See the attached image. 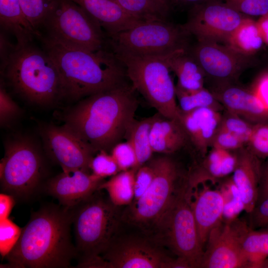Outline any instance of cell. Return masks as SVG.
<instances>
[{
  "instance_id": "obj_19",
  "label": "cell",
  "mask_w": 268,
  "mask_h": 268,
  "mask_svg": "<svg viewBox=\"0 0 268 268\" xmlns=\"http://www.w3.org/2000/svg\"><path fill=\"white\" fill-rule=\"evenodd\" d=\"M221 111L211 108H201L183 113L180 121L189 140L203 158L208 151L212 140L219 128L222 118Z\"/></svg>"
},
{
  "instance_id": "obj_18",
  "label": "cell",
  "mask_w": 268,
  "mask_h": 268,
  "mask_svg": "<svg viewBox=\"0 0 268 268\" xmlns=\"http://www.w3.org/2000/svg\"><path fill=\"white\" fill-rule=\"evenodd\" d=\"M210 91L225 110L252 124L268 122V110L251 89L227 82L216 83Z\"/></svg>"
},
{
  "instance_id": "obj_25",
  "label": "cell",
  "mask_w": 268,
  "mask_h": 268,
  "mask_svg": "<svg viewBox=\"0 0 268 268\" xmlns=\"http://www.w3.org/2000/svg\"><path fill=\"white\" fill-rule=\"evenodd\" d=\"M169 67L178 78L176 86L186 91L204 87L205 74L187 48L178 50L172 54L169 59Z\"/></svg>"
},
{
  "instance_id": "obj_33",
  "label": "cell",
  "mask_w": 268,
  "mask_h": 268,
  "mask_svg": "<svg viewBox=\"0 0 268 268\" xmlns=\"http://www.w3.org/2000/svg\"><path fill=\"white\" fill-rule=\"evenodd\" d=\"M219 190L224 201L222 220L226 222L232 221L237 219L240 213L244 210L240 192L231 177L222 182Z\"/></svg>"
},
{
  "instance_id": "obj_46",
  "label": "cell",
  "mask_w": 268,
  "mask_h": 268,
  "mask_svg": "<svg viewBox=\"0 0 268 268\" xmlns=\"http://www.w3.org/2000/svg\"><path fill=\"white\" fill-rule=\"evenodd\" d=\"M268 198V158L262 165L260 181L258 188L257 203Z\"/></svg>"
},
{
  "instance_id": "obj_50",
  "label": "cell",
  "mask_w": 268,
  "mask_h": 268,
  "mask_svg": "<svg viewBox=\"0 0 268 268\" xmlns=\"http://www.w3.org/2000/svg\"><path fill=\"white\" fill-rule=\"evenodd\" d=\"M181 3L184 4H191L194 5L200 3L207 0H177Z\"/></svg>"
},
{
  "instance_id": "obj_3",
  "label": "cell",
  "mask_w": 268,
  "mask_h": 268,
  "mask_svg": "<svg viewBox=\"0 0 268 268\" xmlns=\"http://www.w3.org/2000/svg\"><path fill=\"white\" fill-rule=\"evenodd\" d=\"M41 40L60 72L64 98L78 100L125 83L126 69L113 52L72 48L47 36Z\"/></svg>"
},
{
  "instance_id": "obj_29",
  "label": "cell",
  "mask_w": 268,
  "mask_h": 268,
  "mask_svg": "<svg viewBox=\"0 0 268 268\" xmlns=\"http://www.w3.org/2000/svg\"><path fill=\"white\" fill-rule=\"evenodd\" d=\"M137 169L121 171L100 185L98 191L105 190L110 201L116 206L131 203L134 196V180Z\"/></svg>"
},
{
  "instance_id": "obj_48",
  "label": "cell",
  "mask_w": 268,
  "mask_h": 268,
  "mask_svg": "<svg viewBox=\"0 0 268 268\" xmlns=\"http://www.w3.org/2000/svg\"><path fill=\"white\" fill-rule=\"evenodd\" d=\"M256 22L264 43L268 46V12L260 16Z\"/></svg>"
},
{
  "instance_id": "obj_16",
  "label": "cell",
  "mask_w": 268,
  "mask_h": 268,
  "mask_svg": "<svg viewBox=\"0 0 268 268\" xmlns=\"http://www.w3.org/2000/svg\"><path fill=\"white\" fill-rule=\"evenodd\" d=\"M45 151L63 171L88 172L94 153L74 133L63 125H48L41 131Z\"/></svg>"
},
{
  "instance_id": "obj_12",
  "label": "cell",
  "mask_w": 268,
  "mask_h": 268,
  "mask_svg": "<svg viewBox=\"0 0 268 268\" xmlns=\"http://www.w3.org/2000/svg\"><path fill=\"white\" fill-rule=\"evenodd\" d=\"M220 0H207L193 5L187 22L182 26L198 41L223 44L247 17Z\"/></svg>"
},
{
  "instance_id": "obj_8",
  "label": "cell",
  "mask_w": 268,
  "mask_h": 268,
  "mask_svg": "<svg viewBox=\"0 0 268 268\" xmlns=\"http://www.w3.org/2000/svg\"><path fill=\"white\" fill-rule=\"evenodd\" d=\"M44 172L42 156L33 142L17 137L6 142L0 163V188L15 200H26L38 190Z\"/></svg>"
},
{
  "instance_id": "obj_39",
  "label": "cell",
  "mask_w": 268,
  "mask_h": 268,
  "mask_svg": "<svg viewBox=\"0 0 268 268\" xmlns=\"http://www.w3.org/2000/svg\"><path fill=\"white\" fill-rule=\"evenodd\" d=\"M111 154L116 162L120 172L138 168L135 151L128 141L116 144L112 148Z\"/></svg>"
},
{
  "instance_id": "obj_32",
  "label": "cell",
  "mask_w": 268,
  "mask_h": 268,
  "mask_svg": "<svg viewBox=\"0 0 268 268\" xmlns=\"http://www.w3.org/2000/svg\"><path fill=\"white\" fill-rule=\"evenodd\" d=\"M131 15L143 21L165 20L167 13L152 0H114Z\"/></svg>"
},
{
  "instance_id": "obj_45",
  "label": "cell",
  "mask_w": 268,
  "mask_h": 268,
  "mask_svg": "<svg viewBox=\"0 0 268 268\" xmlns=\"http://www.w3.org/2000/svg\"><path fill=\"white\" fill-rule=\"evenodd\" d=\"M251 90L268 110V71L262 74L256 79Z\"/></svg>"
},
{
  "instance_id": "obj_31",
  "label": "cell",
  "mask_w": 268,
  "mask_h": 268,
  "mask_svg": "<svg viewBox=\"0 0 268 268\" xmlns=\"http://www.w3.org/2000/svg\"><path fill=\"white\" fill-rule=\"evenodd\" d=\"M176 98L180 112L186 113L201 108H211L221 111L224 110L222 105L213 93L204 87L195 91H186L177 86Z\"/></svg>"
},
{
  "instance_id": "obj_49",
  "label": "cell",
  "mask_w": 268,
  "mask_h": 268,
  "mask_svg": "<svg viewBox=\"0 0 268 268\" xmlns=\"http://www.w3.org/2000/svg\"><path fill=\"white\" fill-rule=\"evenodd\" d=\"M164 12L168 14L171 7L172 0H152Z\"/></svg>"
},
{
  "instance_id": "obj_41",
  "label": "cell",
  "mask_w": 268,
  "mask_h": 268,
  "mask_svg": "<svg viewBox=\"0 0 268 268\" xmlns=\"http://www.w3.org/2000/svg\"><path fill=\"white\" fill-rule=\"evenodd\" d=\"M245 146L246 144L239 137L218 128L212 140L210 148L233 151Z\"/></svg>"
},
{
  "instance_id": "obj_5",
  "label": "cell",
  "mask_w": 268,
  "mask_h": 268,
  "mask_svg": "<svg viewBox=\"0 0 268 268\" xmlns=\"http://www.w3.org/2000/svg\"><path fill=\"white\" fill-rule=\"evenodd\" d=\"M94 194L71 208L77 267H93L114 240L119 224L117 206Z\"/></svg>"
},
{
  "instance_id": "obj_43",
  "label": "cell",
  "mask_w": 268,
  "mask_h": 268,
  "mask_svg": "<svg viewBox=\"0 0 268 268\" xmlns=\"http://www.w3.org/2000/svg\"><path fill=\"white\" fill-rule=\"evenodd\" d=\"M154 175V170L149 163L139 167L135 173L134 180V196L133 202L137 201L147 191L151 185Z\"/></svg>"
},
{
  "instance_id": "obj_6",
  "label": "cell",
  "mask_w": 268,
  "mask_h": 268,
  "mask_svg": "<svg viewBox=\"0 0 268 268\" xmlns=\"http://www.w3.org/2000/svg\"><path fill=\"white\" fill-rule=\"evenodd\" d=\"M175 52L159 56L113 53L125 67L127 77L134 89L158 114L180 121V110L176 101V87L170 74L169 59Z\"/></svg>"
},
{
  "instance_id": "obj_1",
  "label": "cell",
  "mask_w": 268,
  "mask_h": 268,
  "mask_svg": "<svg viewBox=\"0 0 268 268\" xmlns=\"http://www.w3.org/2000/svg\"><path fill=\"white\" fill-rule=\"evenodd\" d=\"M126 83L82 99L65 115L63 125L95 153L107 151L126 137L138 102Z\"/></svg>"
},
{
  "instance_id": "obj_37",
  "label": "cell",
  "mask_w": 268,
  "mask_h": 268,
  "mask_svg": "<svg viewBox=\"0 0 268 268\" xmlns=\"http://www.w3.org/2000/svg\"><path fill=\"white\" fill-rule=\"evenodd\" d=\"M22 228L8 218L0 220V254L5 258L18 242Z\"/></svg>"
},
{
  "instance_id": "obj_14",
  "label": "cell",
  "mask_w": 268,
  "mask_h": 268,
  "mask_svg": "<svg viewBox=\"0 0 268 268\" xmlns=\"http://www.w3.org/2000/svg\"><path fill=\"white\" fill-rule=\"evenodd\" d=\"M245 223L236 219L222 220L211 231L201 268H250L241 245V234Z\"/></svg>"
},
{
  "instance_id": "obj_21",
  "label": "cell",
  "mask_w": 268,
  "mask_h": 268,
  "mask_svg": "<svg viewBox=\"0 0 268 268\" xmlns=\"http://www.w3.org/2000/svg\"><path fill=\"white\" fill-rule=\"evenodd\" d=\"M191 204L201 243L204 248L211 231L221 221L224 201L220 190L203 186Z\"/></svg>"
},
{
  "instance_id": "obj_11",
  "label": "cell",
  "mask_w": 268,
  "mask_h": 268,
  "mask_svg": "<svg viewBox=\"0 0 268 268\" xmlns=\"http://www.w3.org/2000/svg\"><path fill=\"white\" fill-rule=\"evenodd\" d=\"M187 32L165 20L146 21L112 37L114 53L141 56L166 55L187 48Z\"/></svg>"
},
{
  "instance_id": "obj_34",
  "label": "cell",
  "mask_w": 268,
  "mask_h": 268,
  "mask_svg": "<svg viewBox=\"0 0 268 268\" xmlns=\"http://www.w3.org/2000/svg\"><path fill=\"white\" fill-rule=\"evenodd\" d=\"M56 0H19L26 18L39 35V28L44 26Z\"/></svg>"
},
{
  "instance_id": "obj_26",
  "label": "cell",
  "mask_w": 268,
  "mask_h": 268,
  "mask_svg": "<svg viewBox=\"0 0 268 268\" xmlns=\"http://www.w3.org/2000/svg\"><path fill=\"white\" fill-rule=\"evenodd\" d=\"M1 27L15 37L17 44L31 43L35 37H41L24 16L19 0H0Z\"/></svg>"
},
{
  "instance_id": "obj_13",
  "label": "cell",
  "mask_w": 268,
  "mask_h": 268,
  "mask_svg": "<svg viewBox=\"0 0 268 268\" xmlns=\"http://www.w3.org/2000/svg\"><path fill=\"white\" fill-rule=\"evenodd\" d=\"M100 257L97 268H180L178 259L167 257L156 247L140 238L115 239Z\"/></svg>"
},
{
  "instance_id": "obj_2",
  "label": "cell",
  "mask_w": 268,
  "mask_h": 268,
  "mask_svg": "<svg viewBox=\"0 0 268 268\" xmlns=\"http://www.w3.org/2000/svg\"><path fill=\"white\" fill-rule=\"evenodd\" d=\"M71 208L49 204L31 214L3 266L14 268H66L77 258L71 240Z\"/></svg>"
},
{
  "instance_id": "obj_38",
  "label": "cell",
  "mask_w": 268,
  "mask_h": 268,
  "mask_svg": "<svg viewBox=\"0 0 268 268\" xmlns=\"http://www.w3.org/2000/svg\"><path fill=\"white\" fill-rule=\"evenodd\" d=\"M89 169L92 173L101 178L113 176L120 172L119 167L111 154L101 150L93 157Z\"/></svg>"
},
{
  "instance_id": "obj_36",
  "label": "cell",
  "mask_w": 268,
  "mask_h": 268,
  "mask_svg": "<svg viewBox=\"0 0 268 268\" xmlns=\"http://www.w3.org/2000/svg\"><path fill=\"white\" fill-rule=\"evenodd\" d=\"M246 147L260 159L268 158V122L254 124Z\"/></svg>"
},
{
  "instance_id": "obj_22",
  "label": "cell",
  "mask_w": 268,
  "mask_h": 268,
  "mask_svg": "<svg viewBox=\"0 0 268 268\" xmlns=\"http://www.w3.org/2000/svg\"><path fill=\"white\" fill-rule=\"evenodd\" d=\"M86 11L110 37L143 21L125 11L114 0H71Z\"/></svg>"
},
{
  "instance_id": "obj_15",
  "label": "cell",
  "mask_w": 268,
  "mask_h": 268,
  "mask_svg": "<svg viewBox=\"0 0 268 268\" xmlns=\"http://www.w3.org/2000/svg\"><path fill=\"white\" fill-rule=\"evenodd\" d=\"M190 53L205 76L216 80V83L233 82L253 62L252 57L216 42L198 41Z\"/></svg>"
},
{
  "instance_id": "obj_47",
  "label": "cell",
  "mask_w": 268,
  "mask_h": 268,
  "mask_svg": "<svg viewBox=\"0 0 268 268\" xmlns=\"http://www.w3.org/2000/svg\"><path fill=\"white\" fill-rule=\"evenodd\" d=\"M15 203V199L11 195L0 194V220L7 218Z\"/></svg>"
},
{
  "instance_id": "obj_30",
  "label": "cell",
  "mask_w": 268,
  "mask_h": 268,
  "mask_svg": "<svg viewBox=\"0 0 268 268\" xmlns=\"http://www.w3.org/2000/svg\"><path fill=\"white\" fill-rule=\"evenodd\" d=\"M153 119L154 116L141 121L134 120L126 136L135 151L138 168L148 161L153 153L150 140Z\"/></svg>"
},
{
  "instance_id": "obj_44",
  "label": "cell",
  "mask_w": 268,
  "mask_h": 268,
  "mask_svg": "<svg viewBox=\"0 0 268 268\" xmlns=\"http://www.w3.org/2000/svg\"><path fill=\"white\" fill-rule=\"evenodd\" d=\"M250 214L252 229L268 227V198L257 203Z\"/></svg>"
},
{
  "instance_id": "obj_10",
  "label": "cell",
  "mask_w": 268,
  "mask_h": 268,
  "mask_svg": "<svg viewBox=\"0 0 268 268\" xmlns=\"http://www.w3.org/2000/svg\"><path fill=\"white\" fill-rule=\"evenodd\" d=\"M43 26L47 37L61 44L90 51L104 49L100 25L71 0H56Z\"/></svg>"
},
{
  "instance_id": "obj_28",
  "label": "cell",
  "mask_w": 268,
  "mask_h": 268,
  "mask_svg": "<svg viewBox=\"0 0 268 268\" xmlns=\"http://www.w3.org/2000/svg\"><path fill=\"white\" fill-rule=\"evenodd\" d=\"M255 230L245 224L241 234L243 252L250 268L263 267L268 258V227Z\"/></svg>"
},
{
  "instance_id": "obj_35",
  "label": "cell",
  "mask_w": 268,
  "mask_h": 268,
  "mask_svg": "<svg viewBox=\"0 0 268 268\" xmlns=\"http://www.w3.org/2000/svg\"><path fill=\"white\" fill-rule=\"evenodd\" d=\"M254 124L226 110L222 114L219 128L228 131L241 139L247 145Z\"/></svg>"
},
{
  "instance_id": "obj_23",
  "label": "cell",
  "mask_w": 268,
  "mask_h": 268,
  "mask_svg": "<svg viewBox=\"0 0 268 268\" xmlns=\"http://www.w3.org/2000/svg\"><path fill=\"white\" fill-rule=\"evenodd\" d=\"M237 160V150L228 151L216 148L210 150L188 175L192 189L207 180H217L233 173Z\"/></svg>"
},
{
  "instance_id": "obj_4",
  "label": "cell",
  "mask_w": 268,
  "mask_h": 268,
  "mask_svg": "<svg viewBox=\"0 0 268 268\" xmlns=\"http://www.w3.org/2000/svg\"><path fill=\"white\" fill-rule=\"evenodd\" d=\"M1 70L16 92L46 105L64 98L62 80L51 58L31 43L12 45L0 36Z\"/></svg>"
},
{
  "instance_id": "obj_9",
  "label": "cell",
  "mask_w": 268,
  "mask_h": 268,
  "mask_svg": "<svg viewBox=\"0 0 268 268\" xmlns=\"http://www.w3.org/2000/svg\"><path fill=\"white\" fill-rule=\"evenodd\" d=\"M154 172L153 181L145 193L134 201L128 211L130 222L153 231L179 189L182 174L179 167L168 156L157 157L150 163Z\"/></svg>"
},
{
  "instance_id": "obj_27",
  "label": "cell",
  "mask_w": 268,
  "mask_h": 268,
  "mask_svg": "<svg viewBox=\"0 0 268 268\" xmlns=\"http://www.w3.org/2000/svg\"><path fill=\"white\" fill-rule=\"evenodd\" d=\"M264 44L257 22L250 16L244 19L223 43L237 52L249 57L257 53Z\"/></svg>"
},
{
  "instance_id": "obj_40",
  "label": "cell",
  "mask_w": 268,
  "mask_h": 268,
  "mask_svg": "<svg viewBox=\"0 0 268 268\" xmlns=\"http://www.w3.org/2000/svg\"><path fill=\"white\" fill-rule=\"evenodd\" d=\"M237 11L249 16H261L268 12V0H223Z\"/></svg>"
},
{
  "instance_id": "obj_17",
  "label": "cell",
  "mask_w": 268,
  "mask_h": 268,
  "mask_svg": "<svg viewBox=\"0 0 268 268\" xmlns=\"http://www.w3.org/2000/svg\"><path fill=\"white\" fill-rule=\"evenodd\" d=\"M103 179L81 170L63 171L49 179L44 190L61 205L72 208L98 191Z\"/></svg>"
},
{
  "instance_id": "obj_24",
  "label": "cell",
  "mask_w": 268,
  "mask_h": 268,
  "mask_svg": "<svg viewBox=\"0 0 268 268\" xmlns=\"http://www.w3.org/2000/svg\"><path fill=\"white\" fill-rule=\"evenodd\" d=\"M150 140L153 152L167 155L178 151L190 142L180 121L165 118L158 113L154 116Z\"/></svg>"
},
{
  "instance_id": "obj_20",
  "label": "cell",
  "mask_w": 268,
  "mask_h": 268,
  "mask_svg": "<svg viewBox=\"0 0 268 268\" xmlns=\"http://www.w3.org/2000/svg\"><path fill=\"white\" fill-rule=\"evenodd\" d=\"M262 165L261 159L246 146L237 150V163L231 177L248 213L252 211L257 202Z\"/></svg>"
},
{
  "instance_id": "obj_7",
  "label": "cell",
  "mask_w": 268,
  "mask_h": 268,
  "mask_svg": "<svg viewBox=\"0 0 268 268\" xmlns=\"http://www.w3.org/2000/svg\"><path fill=\"white\" fill-rule=\"evenodd\" d=\"M188 180L181 186L154 230L189 268H201L204 250L192 211Z\"/></svg>"
},
{
  "instance_id": "obj_42",
  "label": "cell",
  "mask_w": 268,
  "mask_h": 268,
  "mask_svg": "<svg viewBox=\"0 0 268 268\" xmlns=\"http://www.w3.org/2000/svg\"><path fill=\"white\" fill-rule=\"evenodd\" d=\"M21 109L7 94L3 86L0 88V123L1 126L9 124L20 113Z\"/></svg>"
}]
</instances>
